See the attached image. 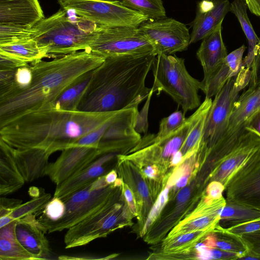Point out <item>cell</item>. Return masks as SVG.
I'll list each match as a JSON object with an SVG mask.
<instances>
[{"label": "cell", "instance_id": "7", "mask_svg": "<svg viewBox=\"0 0 260 260\" xmlns=\"http://www.w3.org/2000/svg\"><path fill=\"white\" fill-rule=\"evenodd\" d=\"M95 33V39L87 50L104 58L155 55L152 43L139 27L97 25Z\"/></svg>", "mask_w": 260, "mask_h": 260}, {"label": "cell", "instance_id": "9", "mask_svg": "<svg viewBox=\"0 0 260 260\" xmlns=\"http://www.w3.org/2000/svg\"><path fill=\"white\" fill-rule=\"evenodd\" d=\"M260 165V135L250 126L210 175L209 182H221L225 187L234 180Z\"/></svg>", "mask_w": 260, "mask_h": 260}, {"label": "cell", "instance_id": "53", "mask_svg": "<svg viewBox=\"0 0 260 260\" xmlns=\"http://www.w3.org/2000/svg\"><path fill=\"white\" fill-rule=\"evenodd\" d=\"M117 177L116 171L113 170L105 175L106 181L109 185L112 184L117 180Z\"/></svg>", "mask_w": 260, "mask_h": 260}, {"label": "cell", "instance_id": "11", "mask_svg": "<svg viewBox=\"0 0 260 260\" xmlns=\"http://www.w3.org/2000/svg\"><path fill=\"white\" fill-rule=\"evenodd\" d=\"M117 188L106 204L96 212L67 230L64 237L65 248L87 245L96 239L106 237L122 226L124 209L117 202Z\"/></svg>", "mask_w": 260, "mask_h": 260}, {"label": "cell", "instance_id": "23", "mask_svg": "<svg viewBox=\"0 0 260 260\" xmlns=\"http://www.w3.org/2000/svg\"><path fill=\"white\" fill-rule=\"evenodd\" d=\"M25 182L14 159L12 147L0 140V195L14 192Z\"/></svg>", "mask_w": 260, "mask_h": 260}, {"label": "cell", "instance_id": "1", "mask_svg": "<svg viewBox=\"0 0 260 260\" xmlns=\"http://www.w3.org/2000/svg\"><path fill=\"white\" fill-rule=\"evenodd\" d=\"M116 112L47 108L26 114L0 126V140L15 148H41L52 154L98 128Z\"/></svg>", "mask_w": 260, "mask_h": 260}, {"label": "cell", "instance_id": "25", "mask_svg": "<svg viewBox=\"0 0 260 260\" xmlns=\"http://www.w3.org/2000/svg\"><path fill=\"white\" fill-rule=\"evenodd\" d=\"M207 247L238 253L241 259L247 254L246 248L239 236L228 232L220 225L202 240Z\"/></svg>", "mask_w": 260, "mask_h": 260}, {"label": "cell", "instance_id": "17", "mask_svg": "<svg viewBox=\"0 0 260 260\" xmlns=\"http://www.w3.org/2000/svg\"><path fill=\"white\" fill-rule=\"evenodd\" d=\"M228 0H202L197 6L196 15L192 24L190 44L202 40L222 24L230 12Z\"/></svg>", "mask_w": 260, "mask_h": 260}, {"label": "cell", "instance_id": "56", "mask_svg": "<svg viewBox=\"0 0 260 260\" xmlns=\"http://www.w3.org/2000/svg\"><path fill=\"white\" fill-rule=\"evenodd\" d=\"M42 192L38 187L35 186H31L28 189V194L32 198L39 197Z\"/></svg>", "mask_w": 260, "mask_h": 260}, {"label": "cell", "instance_id": "24", "mask_svg": "<svg viewBox=\"0 0 260 260\" xmlns=\"http://www.w3.org/2000/svg\"><path fill=\"white\" fill-rule=\"evenodd\" d=\"M17 220L0 228L1 260H39V257L26 250L15 233Z\"/></svg>", "mask_w": 260, "mask_h": 260}, {"label": "cell", "instance_id": "45", "mask_svg": "<svg viewBox=\"0 0 260 260\" xmlns=\"http://www.w3.org/2000/svg\"><path fill=\"white\" fill-rule=\"evenodd\" d=\"M224 190L225 187L221 182L213 180L210 181L208 184L205 195L211 199H217L223 197Z\"/></svg>", "mask_w": 260, "mask_h": 260}, {"label": "cell", "instance_id": "22", "mask_svg": "<svg viewBox=\"0 0 260 260\" xmlns=\"http://www.w3.org/2000/svg\"><path fill=\"white\" fill-rule=\"evenodd\" d=\"M12 150L17 167L26 182L45 176L51 155L49 152L37 148L18 149L12 147Z\"/></svg>", "mask_w": 260, "mask_h": 260}, {"label": "cell", "instance_id": "8", "mask_svg": "<svg viewBox=\"0 0 260 260\" xmlns=\"http://www.w3.org/2000/svg\"><path fill=\"white\" fill-rule=\"evenodd\" d=\"M61 9L73 11L98 25L139 27L149 20L145 15L112 0H58Z\"/></svg>", "mask_w": 260, "mask_h": 260}, {"label": "cell", "instance_id": "39", "mask_svg": "<svg viewBox=\"0 0 260 260\" xmlns=\"http://www.w3.org/2000/svg\"><path fill=\"white\" fill-rule=\"evenodd\" d=\"M170 187L167 186L160 192L155 203L152 206L145 222L142 232H146L151 224L155 220L160 211L168 201V194Z\"/></svg>", "mask_w": 260, "mask_h": 260}, {"label": "cell", "instance_id": "3", "mask_svg": "<svg viewBox=\"0 0 260 260\" xmlns=\"http://www.w3.org/2000/svg\"><path fill=\"white\" fill-rule=\"evenodd\" d=\"M155 56L151 54L105 58L93 70L77 110L105 112L138 108L151 90L145 81Z\"/></svg>", "mask_w": 260, "mask_h": 260}, {"label": "cell", "instance_id": "12", "mask_svg": "<svg viewBox=\"0 0 260 260\" xmlns=\"http://www.w3.org/2000/svg\"><path fill=\"white\" fill-rule=\"evenodd\" d=\"M260 96V86L249 87L235 102L225 129L219 141L204 158L218 164L234 147L250 123V117Z\"/></svg>", "mask_w": 260, "mask_h": 260}, {"label": "cell", "instance_id": "26", "mask_svg": "<svg viewBox=\"0 0 260 260\" xmlns=\"http://www.w3.org/2000/svg\"><path fill=\"white\" fill-rule=\"evenodd\" d=\"M244 0H234L230 4V11L237 18L248 43V53L243 60L242 66L251 69L254 50L260 39L255 34L247 13Z\"/></svg>", "mask_w": 260, "mask_h": 260}, {"label": "cell", "instance_id": "37", "mask_svg": "<svg viewBox=\"0 0 260 260\" xmlns=\"http://www.w3.org/2000/svg\"><path fill=\"white\" fill-rule=\"evenodd\" d=\"M247 249L244 259H260V230L239 236Z\"/></svg>", "mask_w": 260, "mask_h": 260}, {"label": "cell", "instance_id": "54", "mask_svg": "<svg viewBox=\"0 0 260 260\" xmlns=\"http://www.w3.org/2000/svg\"><path fill=\"white\" fill-rule=\"evenodd\" d=\"M187 176H183L178 179L175 185L177 188H183L186 186L188 183V179Z\"/></svg>", "mask_w": 260, "mask_h": 260}, {"label": "cell", "instance_id": "50", "mask_svg": "<svg viewBox=\"0 0 260 260\" xmlns=\"http://www.w3.org/2000/svg\"><path fill=\"white\" fill-rule=\"evenodd\" d=\"M190 195V189L187 187H183L177 194V201L181 203H185L188 200Z\"/></svg>", "mask_w": 260, "mask_h": 260}, {"label": "cell", "instance_id": "31", "mask_svg": "<svg viewBox=\"0 0 260 260\" xmlns=\"http://www.w3.org/2000/svg\"><path fill=\"white\" fill-rule=\"evenodd\" d=\"M92 71L83 79L67 89L48 108H53L69 111L77 110L81 95L89 82Z\"/></svg>", "mask_w": 260, "mask_h": 260}, {"label": "cell", "instance_id": "2", "mask_svg": "<svg viewBox=\"0 0 260 260\" xmlns=\"http://www.w3.org/2000/svg\"><path fill=\"white\" fill-rule=\"evenodd\" d=\"M105 58L85 50L29 63L32 78L25 89L0 100V126L26 114L49 108L69 87L101 65Z\"/></svg>", "mask_w": 260, "mask_h": 260}, {"label": "cell", "instance_id": "6", "mask_svg": "<svg viewBox=\"0 0 260 260\" xmlns=\"http://www.w3.org/2000/svg\"><path fill=\"white\" fill-rule=\"evenodd\" d=\"M251 76V69L242 66L238 75L230 78L214 96L198 151L203 158L221 139L239 92L249 84Z\"/></svg>", "mask_w": 260, "mask_h": 260}, {"label": "cell", "instance_id": "18", "mask_svg": "<svg viewBox=\"0 0 260 260\" xmlns=\"http://www.w3.org/2000/svg\"><path fill=\"white\" fill-rule=\"evenodd\" d=\"M44 18L38 0H0V24L33 27Z\"/></svg>", "mask_w": 260, "mask_h": 260}, {"label": "cell", "instance_id": "34", "mask_svg": "<svg viewBox=\"0 0 260 260\" xmlns=\"http://www.w3.org/2000/svg\"><path fill=\"white\" fill-rule=\"evenodd\" d=\"M35 32L34 27L0 24V45L32 39Z\"/></svg>", "mask_w": 260, "mask_h": 260}, {"label": "cell", "instance_id": "19", "mask_svg": "<svg viewBox=\"0 0 260 260\" xmlns=\"http://www.w3.org/2000/svg\"><path fill=\"white\" fill-rule=\"evenodd\" d=\"M225 191L226 201L260 210V165L233 181Z\"/></svg>", "mask_w": 260, "mask_h": 260}, {"label": "cell", "instance_id": "40", "mask_svg": "<svg viewBox=\"0 0 260 260\" xmlns=\"http://www.w3.org/2000/svg\"><path fill=\"white\" fill-rule=\"evenodd\" d=\"M154 92L153 89L151 87V90L147 98L145 104L141 111H139L137 114L135 124V128L136 131L139 134L145 133L146 134L147 133L148 128V111L150 100Z\"/></svg>", "mask_w": 260, "mask_h": 260}, {"label": "cell", "instance_id": "55", "mask_svg": "<svg viewBox=\"0 0 260 260\" xmlns=\"http://www.w3.org/2000/svg\"><path fill=\"white\" fill-rule=\"evenodd\" d=\"M14 220L9 215L0 216V228L5 226Z\"/></svg>", "mask_w": 260, "mask_h": 260}, {"label": "cell", "instance_id": "51", "mask_svg": "<svg viewBox=\"0 0 260 260\" xmlns=\"http://www.w3.org/2000/svg\"><path fill=\"white\" fill-rule=\"evenodd\" d=\"M184 160L183 154L180 150L176 152L172 157L170 160L171 165L173 166H176L182 164Z\"/></svg>", "mask_w": 260, "mask_h": 260}, {"label": "cell", "instance_id": "36", "mask_svg": "<svg viewBox=\"0 0 260 260\" xmlns=\"http://www.w3.org/2000/svg\"><path fill=\"white\" fill-rule=\"evenodd\" d=\"M120 111H117L110 119L100 127L80 138L71 146H85L99 148L100 143L104 134L110 125L115 120Z\"/></svg>", "mask_w": 260, "mask_h": 260}, {"label": "cell", "instance_id": "47", "mask_svg": "<svg viewBox=\"0 0 260 260\" xmlns=\"http://www.w3.org/2000/svg\"><path fill=\"white\" fill-rule=\"evenodd\" d=\"M182 165L176 168L173 172L172 175L169 177L167 182V186L170 188L172 186L175 185L178 179L181 177L185 175L189 176L190 171L189 166L188 165L189 164L184 163Z\"/></svg>", "mask_w": 260, "mask_h": 260}, {"label": "cell", "instance_id": "33", "mask_svg": "<svg viewBox=\"0 0 260 260\" xmlns=\"http://www.w3.org/2000/svg\"><path fill=\"white\" fill-rule=\"evenodd\" d=\"M32 73L30 64L16 69L11 85L0 90V100L13 95L27 88L31 84Z\"/></svg>", "mask_w": 260, "mask_h": 260}, {"label": "cell", "instance_id": "5", "mask_svg": "<svg viewBox=\"0 0 260 260\" xmlns=\"http://www.w3.org/2000/svg\"><path fill=\"white\" fill-rule=\"evenodd\" d=\"M151 70L154 92L167 93L182 107L184 114L200 106L201 81L189 74L183 58L173 55H157Z\"/></svg>", "mask_w": 260, "mask_h": 260}, {"label": "cell", "instance_id": "38", "mask_svg": "<svg viewBox=\"0 0 260 260\" xmlns=\"http://www.w3.org/2000/svg\"><path fill=\"white\" fill-rule=\"evenodd\" d=\"M65 211L66 206L63 200L53 197L43 209V215L41 217L51 221H56L63 216Z\"/></svg>", "mask_w": 260, "mask_h": 260}, {"label": "cell", "instance_id": "49", "mask_svg": "<svg viewBox=\"0 0 260 260\" xmlns=\"http://www.w3.org/2000/svg\"><path fill=\"white\" fill-rule=\"evenodd\" d=\"M251 13L260 18V0H244Z\"/></svg>", "mask_w": 260, "mask_h": 260}, {"label": "cell", "instance_id": "29", "mask_svg": "<svg viewBox=\"0 0 260 260\" xmlns=\"http://www.w3.org/2000/svg\"><path fill=\"white\" fill-rule=\"evenodd\" d=\"M184 115L181 111H176L164 117L160 121L158 132L145 136L138 144L145 147L170 136L184 124L186 120Z\"/></svg>", "mask_w": 260, "mask_h": 260}, {"label": "cell", "instance_id": "13", "mask_svg": "<svg viewBox=\"0 0 260 260\" xmlns=\"http://www.w3.org/2000/svg\"><path fill=\"white\" fill-rule=\"evenodd\" d=\"M139 28L152 43L156 55H172L186 50L190 44V34L184 23L173 18L149 20Z\"/></svg>", "mask_w": 260, "mask_h": 260}, {"label": "cell", "instance_id": "52", "mask_svg": "<svg viewBox=\"0 0 260 260\" xmlns=\"http://www.w3.org/2000/svg\"><path fill=\"white\" fill-rule=\"evenodd\" d=\"M248 126L253 128L260 135V112L254 116Z\"/></svg>", "mask_w": 260, "mask_h": 260}, {"label": "cell", "instance_id": "21", "mask_svg": "<svg viewBox=\"0 0 260 260\" xmlns=\"http://www.w3.org/2000/svg\"><path fill=\"white\" fill-rule=\"evenodd\" d=\"M113 157L111 153L101 155L84 169L57 185L53 197L63 200L73 193L87 186L99 177L105 175L104 165Z\"/></svg>", "mask_w": 260, "mask_h": 260}, {"label": "cell", "instance_id": "42", "mask_svg": "<svg viewBox=\"0 0 260 260\" xmlns=\"http://www.w3.org/2000/svg\"><path fill=\"white\" fill-rule=\"evenodd\" d=\"M251 76L249 87L260 86V42L255 47L254 57L251 66Z\"/></svg>", "mask_w": 260, "mask_h": 260}, {"label": "cell", "instance_id": "16", "mask_svg": "<svg viewBox=\"0 0 260 260\" xmlns=\"http://www.w3.org/2000/svg\"><path fill=\"white\" fill-rule=\"evenodd\" d=\"M38 213L27 215L18 220L16 236L23 247L40 259L48 258L51 254L49 241L45 234L47 230L36 216Z\"/></svg>", "mask_w": 260, "mask_h": 260}, {"label": "cell", "instance_id": "28", "mask_svg": "<svg viewBox=\"0 0 260 260\" xmlns=\"http://www.w3.org/2000/svg\"><path fill=\"white\" fill-rule=\"evenodd\" d=\"M259 217L260 210L226 201L221 212L219 225L227 229Z\"/></svg>", "mask_w": 260, "mask_h": 260}, {"label": "cell", "instance_id": "46", "mask_svg": "<svg viewBox=\"0 0 260 260\" xmlns=\"http://www.w3.org/2000/svg\"><path fill=\"white\" fill-rule=\"evenodd\" d=\"M21 204V200L1 197L0 199V216L9 215L13 210Z\"/></svg>", "mask_w": 260, "mask_h": 260}, {"label": "cell", "instance_id": "14", "mask_svg": "<svg viewBox=\"0 0 260 260\" xmlns=\"http://www.w3.org/2000/svg\"><path fill=\"white\" fill-rule=\"evenodd\" d=\"M225 204L223 196L213 199L204 194L197 207L172 230L166 239L192 232H212L219 226L221 212Z\"/></svg>", "mask_w": 260, "mask_h": 260}, {"label": "cell", "instance_id": "43", "mask_svg": "<svg viewBox=\"0 0 260 260\" xmlns=\"http://www.w3.org/2000/svg\"><path fill=\"white\" fill-rule=\"evenodd\" d=\"M28 64L16 57L0 53V70L16 69Z\"/></svg>", "mask_w": 260, "mask_h": 260}, {"label": "cell", "instance_id": "44", "mask_svg": "<svg viewBox=\"0 0 260 260\" xmlns=\"http://www.w3.org/2000/svg\"><path fill=\"white\" fill-rule=\"evenodd\" d=\"M121 188L125 201L127 205L128 210L133 215H137L138 208L135 197L133 191L129 187L124 183H122Z\"/></svg>", "mask_w": 260, "mask_h": 260}, {"label": "cell", "instance_id": "32", "mask_svg": "<svg viewBox=\"0 0 260 260\" xmlns=\"http://www.w3.org/2000/svg\"><path fill=\"white\" fill-rule=\"evenodd\" d=\"M137 11L149 20H158L166 17V12L162 0H112Z\"/></svg>", "mask_w": 260, "mask_h": 260}, {"label": "cell", "instance_id": "41", "mask_svg": "<svg viewBox=\"0 0 260 260\" xmlns=\"http://www.w3.org/2000/svg\"><path fill=\"white\" fill-rule=\"evenodd\" d=\"M229 233L240 236L260 230V217L225 229Z\"/></svg>", "mask_w": 260, "mask_h": 260}, {"label": "cell", "instance_id": "10", "mask_svg": "<svg viewBox=\"0 0 260 260\" xmlns=\"http://www.w3.org/2000/svg\"><path fill=\"white\" fill-rule=\"evenodd\" d=\"M90 184L62 200L66 211L61 219L51 221L42 217L39 218L49 233L67 230L93 215L106 204L118 187L112 184L93 190Z\"/></svg>", "mask_w": 260, "mask_h": 260}, {"label": "cell", "instance_id": "35", "mask_svg": "<svg viewBox=\"0 0 260 260\" xmlns=\"http://www.w3.org/2000/svg\"><path fill=\"white\" fill-rule=\"evenodd\" d=\"M51 194L42 191L41 194L36 198H32L30 201L21 204L9 215L14 219L18 220L27 215L32 213L40 214L43 211L47 204L51 200Z\"/></svg>", "mask_w": 260, "mask_h": 260}, {"label": "cell", "instance_id": "4", "mask_svg": "<svg viewBox=\"0 0 260 260\" xmlns=\"http://www.w3.org/2000/svg\"><path fill=\"white\" fill-rule=\"evenodd\" d=\"M66 12L60 9L33 27L32 39L50 57L88 50L95 39L97 24L85 26L89 21L81 17L72 20Z\"/></svg>", "mask_w": 260, "mask_h": 260}, {"label": "cell", "instance_id": "30", "mask_svg": "<svg viewBox=\"0 0 260 260\" xmlns=\"http://www.w3.org/2000/svg\"><path fill=\"white\" fill-rule=\"evenodd\" d=\"M209 233L203 231L192 232L166 239L162 244L163 249L168 254L189 253L195 244Z\"/></svg>", "mask_w": 260, "mask_h": 260}, {"label": "cell", "instance_id": "20", "mask_svg": "<svg viewBox=\"0 0 260 260\" xmlns=\"http://www.w3.org/2000/svg\"><path fill=\"white\" fill-rule=\"evenodd\" d=\"M221 24L203 39L197 52V57L202 66L204 78L201 84L206 83L219 68L228 52L221 34Z\"/></svg>", "mask_w": 260, "mask_h": 260}, {"label": "cell", "instance_id": "15", "mask_svg": "<svg viewBox=\"0 0 260 260\" xmlns=\"http://www.w3.org/2000/svg\"><path fill=\"white\" fill-rule=\"evenodd\" d=\"M61 151L55 161L49 164L45 174L56 185L103 155L99 148L85 146H73Z\"/></svg>", "mask_w": 260, "mask_h": 260}, {"label": "cell", "instance_id": "27", "mask_svg": "<svg viewBox=\"0 0 260 260\" xmlns=\"http://www.w3.org/2000/svg\"><path fill=\"white\" fill-rule=\"evenodd\" d=\"M0 53L8 55L28 63L50 57L34 39L0 45Z\"/></svg>", "mask_w": 260, "mask_h": 260}, {"label": "cell", "instance_id": "48", "mask_svg": "<svg viewBox=\"0 0 260 260\" xmlns=\"http://www.w3.org/2000/svg\"><path fill=\"white\" fill-rule=\"evenodd\" d=\"M137 189L138 194L140 198H141L140 201L141 202L146 201L149 200L150 193L148 186L144 181L141 180L139 181Z\"/></svg>", "mask_w": 260, "mask_h": 260}]
</instances>
